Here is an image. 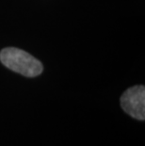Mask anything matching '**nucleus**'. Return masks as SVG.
<instances>
[{
  "label": "nucleus",
  "mask_w": 145,
  "mask_h": 146,
  "mask_svg": "<svg viewBox=\"0 0 145 146\" xmlns=\"http://www.w3.org/2000/svg\"><path fill=\"white\" fill-rule=\"evenodd\" d=\"M0 60L14 72L27 77H35L42 72V64L26 51L9 47L0 52Z\"/></svg>",
  "instance_id": "1"
},
{
  "label": "nucleus",
  "mask_w": 145,
  "mask_h": 146,
  "mask_svg": "<svg viewBox=\"0 0 145 146\" xmlns=\"http://www.w3.org/2000/svg\"><path fill=\"white\" fill-rule=\"evenodd\" d=\"M122 110L137 120L145 119V88L142 85L134 86L123 92L121 97Z\"/></svg>",
  "instance_id": "2"
}]
</instances>
